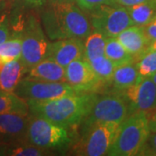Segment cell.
<instances>
[{
  "instance_id": "3",
  "label": "cell",
  "mask_w": 156,
  "mask_h": 156,
  "mask_svg": "<svg viewBox=\"0 0 156 156\" xmlns=\"http://www.w3.org/2000/svg\"><path fill=\"white\" fill-rule=\"evenodd\" d=\"M73 129L30 115L27 140L31 144L49 151L64 150L73 142Z\"/></svg>"
},
{
  "instance_id": "21",
  "label": "cell",
  "mask_w": 156,
  "mask_h": 156,
  "mask_svg": "<svg viewBox=\"0 0 156 156\" xmlns=\"http://www.w3.org/2000/svg\"><path fill=\"white\" fill-rule=\"evenodd\" d=\"M106 38V36L101 32L92 30L84 41L83 56L88 61L105 55Z\"/></svg>"
},
{
  "instance_id": "31",
  "label": "cell",
  "mask_w": 156,
  "mask_h": 156,
  "mask_svg": "<svg viewBox=\"0 0 156 156\" xmlns=\"http://www.w3.org/2000/svg\"><path fill=\"white\" fill-rule=\"evenodd\" d=\"M148 0H112V5H119L123 7H130L144 3Z\"/></svg>"
},
{
  "instance_id": "1",
  "label": "cell",
  "mask_w": 156,
  "mask_h": 156,
  "mask_svg": "<svg viewBox=\"0 0 156 156\" xmlns=\"http://www.w3.org/2000/svg\"><path fill=\"white\" fill-rule=\"evenodd\" d=\"M97 96L96 93L79 92L49 100H27L29 115L42 117L69 128L80 126Z\"/></svg>"
},
{
  "instance_id": "20",
  "label": "cell",
  "mask_w": 156,
  "mask_h": 156,
  "mask_svg": "<svg viewBox=\"0 0 156 156\" xmlns=\"http://www.w3.org/2000/svg\"><path fill=\"white\" fill-rule=\"evenodd\" d=\"M105 56L114 63L115 67L135 61L134 56L123 47L116 37L106 38Z\"/></svg>"
},
{
  "instance_id": "7",
  "label": "cell",
  "mask_w": 156,
  "mask_h": 156,
  "mask_svg": "<svg viewBox=\"0 0 156 156\" xmlns=\"http://www.w3.org/2000/svg\"><path fill=\"white\" fill-rule=\"evenodd\" d=\"M92 29L107 37H116L125 29L134 25L126 7L103 5L88 11Z\"/></svg>"
},
{
  "instance_id": "6",
  "label": "cell",
  "mask_w": 156,
  "mask_h": 156,
  "mask_svg": "<svg viewBox=\"0 0 156 156\" xmlns=\"http://www.w3.org/2000/svg\"><path fill=\"white\" fill-rule=\"evenodd\" d=\"M22 54L20 59L30 68L47 57L49 44L38 17L29 14L23 25Z\"/></svg>"
},
{
  "instance_id": "5",
  "label": "cell",
  "mask_w": 156,
  "mask_h": 156,
  "mask_svg": "<svg viewBox=\"0 0 156 156\" xmlns=\"http://www.w3.org/2000/svg\"><path fill=\"white\" fill-rule=\"evenodd\" d=\"M120 125L116 123H95L82 132V136L71 147L75 155H107L116 137Z\"/></svg>"
},
{
  "instance_id": "30",
  "label": "cell",
  "mask_w": 156,
  "mask_h": 156,
  "mask_svg": "<svg viewBox=\"0 0 156 156\" xmlns=\"http://www.w3.org/2000/svg\"><path fill=\"white\" fill-rule=\"evenodd\" d=\"M146 37L149 39L151 43L156 41V22L149 23L148 24L141 26Z\"/></svg>"
},
{
  "instance_id": "29",
  "label": "cell",
  "mask_w": 156,
  "mask_h": 156,
  "mask_svg": "<svg viewBox=\"0 0 156 156\" xmlns=\"http://www.w3.org/2000/svg\"><path fill=\"white\" fill-rule=\"evenodd\" d=\"M76 4L85 12L103 5H112V0H76Z\"/></svg>"
},
{
  "instance_id": "26",
  "label": "cell",
  "mask_w": 156,
  "mask_h": 156,
  "mask_svg": "<svg viewBox=\"0 0 156 156\" xmlns=\"http://www.w3.org/2000/svg\"><path fill=\"white\" fill-rule=\"evenodd\" d=\"M135 63L140 77H150L156 72V51L147 50L135 59Z\"/></svg>"
},
{
  "instance_id": "25",
  "label": "cell",
  "mask_w": 156,
  "mask_h": 156,
  "mask_svg": "<svg viewBox=\"0 0 156 156\" xmlns=\"http://www.w3.org/2000/svg\"><path fill=\"white\" fill-rule=\"evenodd\" d=\"M22 54V37L16 36L0 44V57L5 62L20 59Z\"/></svg>"
},
{
  "instance_id": "36",
  "label": "cell",
  "mask_w": 156,
  "mask_h": 156,
  "mask_svg": "<svg viewBox=\"0 0 156 156\" xmlns=\"http://www.w3.org/2000/svg\"><path fill=\"white\" fill-rule=\"evenodd\" d=\"M148 50H155L156 51V41H154V42H152V43H151L150 45H149V48H148Z\"/></svg>"
},
{
  "instance_id": "13",
  "label": "cell",
  "mask_w": 156,
  "mask_h": 156,
  "mask_svg": "<svg viewBox=\"0 0 156 156\" xmlns=\"http://www.w3.org/2000/svg\"><path fill=\"white\" fill-rule=\"evenodd\" d=\"M84 41L80 38H62L49 44L47 57L53 59L62 67L83 56Z\"/></svg>"
},
{
  "instance_id": "10",
  "label": "cell",
  "mask_w": 156,
  "mask_h": 156,
  "mask_svg": "<svg viewBox=\"0 0 156 156\" xmlns=\"http://www.w3.org/2000/svg\"><path fill=\"white\" fill-rule=\"evenodd\" d=\"M65 77L67 83L81 92L96 93L104 86L84 56L74 60L65 67Z\"/></svg>"
},
{
  "instance_id": "23",
  "label": "cell",
  "mask_w": 156,
  "mask_h": 156,
  "mask_svg": "<svg viewBox=\"0 0 156 156\" xmlns=\"http://www.w3.org/2000/svg\"><path fill=\"white\" fill-rule=\"evenodd\" d=\"M41 20L44 26L45 35L48 37V38L50 41H56L58 39L65 38L60 28L59 23L52 6L50 5V7L42 11Z\"/></svg>"
},
{
  "instance_id": "24",
  "label": "cell",
  "mask_w": 156,
  "mask_h": 156,
  "mask_svg": "<svg viewBox=\"0 0 156 156\" xmlns=\"http://www.w3.org/2000/svg\"><path fill=\"white\" fill-rule=\"evenodd\" d=\"M89 62L101 83L104 86L110 85L113 73L116 68L114 63L105 55L95 57Z\"/></svg>"
},
{
  "instance_id": "11",
  "label": "cell",
  "mask_w": 156,
  "mask_h": 156,
  "mask_svg": "<svg viewBox=\"0 0 156 156\" xmlns=\"http://www.w3.org/2000/svg\"><path fill=\"white\" fill-rule=\"evenodd\" d=\"M119 92L128 103L130 114L156 108V84L151 77L141 78L136 84Z\"/></svg>"
},
{
  "instance_id": "19",
  "label": "cell",
  "mask_w": 156,
  "mask_h": 156,
  "mask_svg": "<svg viewBox=\"0 0 156 156\" xmlns=\"http://www.w3.org/2000/svg\"><path fill=\"white\" fill-rule=\"evenodd\" d=\"M134 25L144 26L153 20L156 14V0H148L136 5L126 7Z\"/></svg>"
},
{
  "instance_id": "2",
  "label": "cell",
  "mask_w": 156,
  "mask_h": 156,
  "mask_svg": "<svg viewBox=\"0 0 156 156\" xmlns=\"http://www.w3.org/2000/svg\"><path fill=\"white\" fill-rule=\"evenodd\" d=\"M149 133V122L147 112H134L120 125L115 140L108 155H138Z\"/></svg>"
},
{
  "instance_id": "17",
  "label": "cell",
  "mask_w": 156,
  "mask_h": 156,
  "mask_svg": "<svg viewBox=\"0 0 156 156\" xmlns=\"http://www.w3.org/2000/svg\"><path fill=\"white\" fill-rule=\"evenodd\" d=\"M140 79L136 63L134 61L115 68L110 84L115 91H122L137 83Z\"/></svg>"
},
{
  "instance_id": "28",
  "label": "cell",
  "mask_w": 156,
  "mask_h": 156,
  "mask_svg": "<svg viewBox=\"0 0 156 156\" xmlns=\"http://www.w3.org/2000/svg\"><path fill=\"white\" fill-rule=\"evenodd\" d=\"M11 37V19L8 11L0 17V44Z\"/></svg>"
},
{
  "instance_id": "33",
  "label": "cell",
  "mask_w": 156,
  "mask_h": 156,
  "mask_svg": "<svg viewBox=\"0 0 156 156\" xmlns=\"http://www.w3.org/2000/svg\"><path fill=\"white\" fill-rule=\"evenodd\" d=\"M148 122L150 131H156V110L154 112L150 118H148Z\"/></svg>"
},
{
  "instance_id": "18",
  "label": "cell",
  "mask_w": 156,
  "mask_h": 156,
  "mask_svg": "<svg viewBox=\"0 0 156 156\" xmlns=\"http://www.w3.org/2000/svg\"><path fill=\"white\" fill-rule=\"evenodd\" d=\"M0 114L29 115L26 100L18 96L14 92L0 89Z\"/></svg>"
},
{
  "instance_id": "8",
  "label": "cell",
  "mask_w": 156,
  "mask_h": 156,
  "mask_svg": "<svg viewBox=\"0 0 156 156\" xmlns=\"http://www.w3.org/2000/svg\"><path fill=\"white\" fill-rule=\"evenodd\" d=\"M65 38L85 39L92 31L89 17L75 3L50 4Z\"/></svg>"
},
{
  "instance_id": "34",
  "label": "cell",
  "mask_w": 156,
  "mask_h": 156,
  "mask_svg": "<svg viewBox=\"0 0 156 156\" xmlns=\"http://www.w3.org/2000/svg\"><path fill=\"white\" fill-rule=\"evenodd\" d=\"M7 8H8L7 0H0V17L5 12H7Z\"/></svg>"
},
{
  "instance_id": "38",
  "label": "cell",
  "mask_w": 156,
  "mask_h": 156,
  "mask_svg": "<svg viewBox=\"0 0 156 156\" xmlns=\"http://www.w3.org/2000/svg\"><path fill=\"white\" fill-rule=\"evenodd\" d=\"M150 77L152 78V80L154 81V83L156 84V72L154 73V74H153V75L151 76Z\"/></svg>"
},
{
  "instance_id": "15",
  "label": "cell",
  "mask_w": 156,
  "mask_h": 156,
  "mask_svg": "<svg viewBox=\"0 0 156 156\" xmlns=\"http://www.w3.org/2000/svg\"><path fill=\"white\" fill-rule=\"evenodd\" d=\"M25 78L46 82L66 83L65 68L53 59L46 57L38 63L29 68Z\"/></svg>"
},
{
  "instance_id": "32",
  "label": "cell",
  "mask_w": 156,
  "mask_h": 156,
  "mask_svg": "<svg viewBox=\"0 0 156 156\" xmlns=\"http://www.w3.org/2000/svg\"><path fill=\"white\" fill-rule=\"evenodd\" d=\"M19 1H22L24 4H26L28 5L33 6V7L43 6L46 2V0H19Z\"/></svg>"
},
{
  "instance_id": "14",
  "label": "cell",
  "mask_w": 156,
  "mask_h": 156,
  "mask_svg": "<svg viewBox=\"0 0 156 156\" xmlns=\"http://www.w3.org/2000/svg\"><path fill=\"white\" fill-rule=\"evenodd\" d=\"M117 40L134 57V60L148 50L151 42L141 26L132 25L116 37Z\"/></svg>"
},
{
  "instance_id": "39",
  "label": "cell",
  "mask_w": 156,
  "mask_h": 156,
  "mask_svg": "<svg viewBox=\"0 0 156 156\" xmlns=\"http://www.w3.org/2000/svg\"><path fill=\"white\" fill-rule=\"evenodd\" d=\"M152 22H156V14H155V16L154 17V18H153V20H152L150 23H152Z\"/></svg>"
},
{
  "instance_id": "35",
  "label": "cell",
  "mask_w": 156,
  "mask_h": 156,
  "mask_svg": "<svg viewBox=\"0 0 156 156\" xmlns=\"http://www.w3.org/2000/svg\"><path fill=\"white\" fill-rule=\"evenodd\" d=\"M50 4H58V3H76V0H49Z\"/></svg>"
},
{
  "instance_id": "16",
  "label": "cell",
  "mask_w": 156,
  "mask_h": 156,
  "mask_svg": "<svg viewBox=\"0 0 156 156\" xmlns=\"http://www.w3.org/2000/svg\"><path fill=\"white\" fill-rule=\"evenodd\" d=\"M28 68L21 59L8 62L0 70V89L14 92L19 82L24 78Z\"/></svg>"
},
{
  "instance_id": "37",
  "label": "cell",
  "mask_w": 156,
  "mask_h": 156,
  "mask_svg": "<svg viewBox=\"0 0 156 156\" xmlns=\"http://www.w3.org/2000/svg\"><path fill=\"white\" fill-rule=\"evenodd\" d=\"M5 63L6 62H4V60H3V59L0 57V70L2 69V68L4 67V65H5Z\"/></svg>"
},
{
  "instance_id": "27",
  "label": "cell",
  "mask_w": 156,
  "mask_h": 156,
  "mask_svg": "<svg viewBox=\"0 0 156 156\" xmlns=\"http://www.w3.org/2000/svg\"><path fill=\"white\" fill-rule=\"evenodd\" d=\"M138 155H156V131H150Z\"/></svg>"
},
{
  "instance_id": "9",
  "label": "cell",
  "mask_w": 156,
  "mask_h": 156,
  "mask_svg": "<svg viewBox=\"0 0 156 156\" xmlns=\"http://www.w3.org/2000/svg\"><path fill=\"white\" fill-rule=\"evenodd\" d=\"M76 89L67 83L46 82L23 78L17 84L14 93L24 100H49L62 95L79 93Z\"/></svg>"
},
{
  "instance_id": "12",
  "label": "cell",
  "mask_w": 156,
  "mask_h": 156,
  "mask_svg": "<svg viewBox=\"0 0 156 156\" xmlns=\"http://www.w3.org/2000/svg\"><path fill=\"white\" fill-rule=\"evenodd\" d=\"M30 115L0 114V147L28 141Z\"/></svg>"
},
{
  "instance_id": "22",
  "label": "cell",
  "mask_w": 156,
  "mask_h": 156,
  "mask_svg": "<svg viewBox=\"0 0 156 156\" xmlns=\"http://www.w3.org/2000/svg\"><path fill=\"white\" fill-rule=\"evenodd\" d=\"M50 151L39 147L29 141L0 147V155L43 156L50 154Z\"/></svg>"
},
{
  "instance_id": "4",
  "label": "cell",
  "mask_w": 156,
  "mask_h": 156,
  "mask_svg": "<svg viewBox=\"0 0 156 156\" xmlns=\"http://www.w3.org/2000/svg\"><path fill=\"white\" fill-rule=\"evenodd\" d=\"M128 103L119 91L96 96L94 103L81 125V131L95 123H116L121 125L130 115Z\"/></svg>"
}]
</instances>
